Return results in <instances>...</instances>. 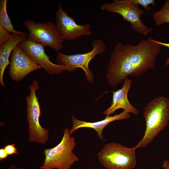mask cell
Segmentation results:
<instances>
[{
	"label": "cell",
	"instance_id": "1",
	"mask_svg": "<svg viewBox=\"0 0 169 169\" xmlns=\"http://www.w3.org/2000/svg\"><path fill=\"white\" fill-rule=\"evenodd\" d=\"M161 46L150 37L135 45L120 42L116 44L107 64L106 78L109 85L115 87L129 76H139L154 69Z\"/></svg>",
	"mask_w": 169,
	"mask_h": 169
},
{
	"label": "cell",
	"instance_id": "2",
	"mask_svg": "<svg viewBox=\"0 0 169 169\" xmlns=\"http://www.w3.org/2000/svg\"><path fill=\"white\" fill-rule=\"evenodd\" d=\"M146 128L143 137L135 146L136 149L146 147L169 121V100L165 96L157 97L147 104L143 113Z\"/></svg>",
	"mask_w": 169,
	"mask_h": 169
},
{
	"label": "cell",
	"instance_id": "3",
	"mask_svg": "<svg viewBox=\"0 0 169 169\" xmlns=\"http://www.w3.org/2000/svg\"><path fill=\"white\" fill-rule=\"evenodd\" d=\"M64 134L60 142L55 146L44 151L45 158L40 169H70L79 161L73 152L76 146L74 137L71 136L68 128L63 130Z\"/></svg>",
	"mask_w": 169,
	"mask_h": 169
},
{
	"label": "cell",
	"instance_id": "4",
	"mask_svg": "<svg viewBox=\"0 0 169 169\" xmlns=\"http://www.w3.org/2000/svg\"><path fill=\"white\" fill-rule=\"evenodd\" d=\"M135 146L128 148L119 143L106 144L98 154L100 163L106 169H133L136 164Z\"/></svg>",
	"mask_w": 169,
	"mask_h": 169
},
{
	"label": "cell",
	"instance_id": "5",
	"mask_svg": "<svg viewBox=\"0 0 169 169\" xmlns=\"http://www.w3.org/2000/svg\"><path fill=\"white\" fill-rule=\"evenodd\" d=\"M29 88V94L26 97L28 139L31 142L44 144L49 139V131L43 127L40 123L41 109L36 94V91L39 88L38 82L33 80Z\"/></svg>",
	"mask_w": 169,
	"mask_h": 169
},
{
	"label": "cell",
	"instance_id": "6",
	"mask_svg": "<svg viewBox=\"0 0 169 169\" xmlns=\"http://www.w3.org/2000/svg\"><path fill=\"white\" fill-rule=\"evenodd\" d=\"M92 46V50L85 53L66 55L58 51L56 59L57 64L64 66L67 70L69 72H73L77 68H81L84 72L88 81L92 83L93 76L89 68V64L97 55L102 54L105 52L106 46L100 39L93 41Z\"/></svg>",
	"mask_w": 169,
	"mask_h": 169
},
{
	"label": "cell",
	"instance_id": "7",
	"mask_svg": "<svg viewBox=\"0 0 169 169\" xmlns=\"http://www.w3.org/2000/svg\"><path fill=\"white\" fill-rule=\"evenodd\" d=\"M100 9L120 14L125 21L130 23L132 29L136 32L145 36L153 30L152 28L146 26L141 19L144 11L129 0H114L110 3H105L101 5Z\"/></svg>",
	"mask_w": 169,
	"mask_h": 169
},
{
	"label": "cell",
	"instance_id": "8",
	"mask_svg": "<svg viewBox=\"0 0 169 169\" xmlns=\"http://www.w3.org/2000/svg\"><path fill=\"white\" fill-rule=\"evenodd\" d=\"M24 24L29 32L28 36L31 39L58 52L63 48V39L56 24L50 21L41 23L27 20Z\"/></svg>",
	"mask_w": 169,
	"mask_h": 169
},
{
	"label": "cell",
	"instance_id": "9",
	"mask_svg": "<svg viewBox=\"0 0 169 169\" xmlns=\"http://www.w3.org/2000/svg\"><path fill=\"white\" fill-rule=\"evenodd\" d=\"M23 52L33 61L40 65L49 74H59L67 70L64 65L56 64L45 53L44 46L27 38L18 44Z\"/></svg>",
	"mask_w": 169,
	"mask_h": 169
},
{
	"label": "cell",
	"instance_id": "10",
	"mask_svg": "<svg viewBox=\"0 0 169 169\" xmlns=\"http://www.w3.org/2000/svg\"><path fill=\"white\" fill-rule=\"evenodd\" d=\"M55 18L56 27L63 39L73 40L82 36L92 34L90 25L77 24L74 19L63 10L60 3L55 13Z\"/></svg>",
	"mask_w": 169,
	"mask_h": 169
},
{
	"label": "cell",
	"instance_id": "11",
	"mask_svg": "<svg viewBox=\"0 0 169 169\" xmlns=\"http://www.w3.org/2000/svg\"><path fill=\"white\" fill-rule=\"evenodd\" d=\"M42 68L23 52L18 44L12 52L8 74L13 81H20L31 72Z\"/></svg>",
	"mask_w": 169,
	"mask_h": 169
},
{
	"label": "cell",
	"instance_id": "12",
	"mask_svg": "<svg viewBox=\"0 0 169 169\" xmlns=\"http://www.w3.org/2000/svg\"><path fill=\"white\" fill-rule=\"evenodd\" d=\"M131 79L126 78L123 81L124 84L122 88L112 91L111 105L104 112V115H110L116 110L122 109L123 111L126 113L138 115V110L131 104L128 98V94L131 86Z\"/></svg>",
	"mask_w": 169,
	"mask_h": 169
},
{
	"label": "cell",
	"instance_id": "13",
	"mask_svg": "<svg viewBox=\"0 0 169 169\" xmlns=\"http://www.w3.org/2000/svg\"><path fill=\"white\" fill-rule=\"evenodd\" d=\"M131 116L130 113L124 111L120 114L113 116L106 115L104 119L95 122H88L79 120L72 115L71 117L73 122L72 126L69 130L71 134L77 130L82 128H92L97 133L98 137L101 140L106 141L102 135L104 129L110 123L115 120H125L129 119Z\"/></svg>",
	"mask_w": 169,
	"mask_h": 169
},
{
	"label": "cell",
	"instance_id": "14",
	"mask_svg": "<svg viewBox=\"0 0 169 169\" xmlns=\"http://www.w3.org/2000/svg\"><path fill=\"white\" fill-rule=\"evenodd\" d=\"M27 36L13 33L12 37L0 46V83L3 87L5 86L3 80L4 72L9 64V59L13 50L20 42L27 38Z\"/></svg>",
	"mask_w": 169,
	"mask_h": 169
},
{
	"label": "cell",
	"instance_id": "15",
	"mask_svg": "<svg viewBox=\"0 0 169 169\" xmlns=\"http://www.w3.org/2000/svg\"><path fill=\"white\" fill-rule=\"evenodd\" d=\"M7 0L0 1V25L9 32L28 36V34L16 30L13 26L7 11Z\"/></svg>",
	"mask_w": 169,
	"mask_h": 169
},
{
	"label": "cell",
	"instance_id": "16",
	"mask_svg": "<svg viewBox=\"0 0 169 169\" xmlns=\"http://www.w3.org/2000/svg\"><path fill=\"white\" fill-rule=\"evenodd\" d=\"M152 17L156 25L169 23V0L165 2L160 10L153 13Z\"/></svg>",
	"mask_w": 169,
	"mask_h": 169
},
{
	"label": "cell",
	"instance_id": "17",
	"mask_svg": "<svg viewBox=\"0 0 169 169\" xmlns=\"http://www.w3.org/2000/svg\"><path fill=\"white\" fill-rule=\"evenodd\" d=\"M129 1L136 5H141L145 9L150 10V5L154 6L155 5V1L154 0H129Z\"/></svg>",
	"mask_w": 169,
	"mask_h": 169
},
{
	"label": "cell",
	"instance_id": "18",
	"mask_svg": "<svg viewBox=\"0 0 169 169\" xmlns=\"http://www.w3.org/2000/svg\"><path fill=\"white\" fill-rule=\"evenodd\" d=\"M13 33L11 34L9 32L0 25V45L10 39Z\"/></svg>",
	"mask_w": 169,
	"mask_h": 169
},
{
	"label": "cell",
	"instance_id": "19",
	"mask_svg": "<svg viewBox=\"0 0 169 169\" xmlns=\"http://www.w3.org/2000/svg\"><path fill=\"white\" fill-rule=\"evenodd\" d=\"M3 148L5 149L8 156L13 155L14 154H19L17 149L15 147L14 143L7 144L5 145Z\"/></svg>",
	"mask_w": 169,
	"mask_h": 169
},
{
	"label": "cell",
	"instance_id": "20",
	"mask_svg": "<svg viewBox=\"0 0 169 169\" xmlns=\"http://www.w3.org/2000/svg\"><path fill=\"white\" fill-rule=\"evenodd\" d=\"M8 156V155L3 147L0 149V161L6 159Z\"/></svg>",
	"mask_w": 169,
	"mask_h": 169
},
{
	"label": "cell",
	"instance_id": "21",
	"mask_svg": "<svg viewBox=\"0 0 169 169\" xmlns=\"http://www.w3.org/2000/svg\"><path fill=\"white\" fill-rule=\"evenodd\" d=\"M154 41L156 43L159 44L161 45L166 47L169 48V43H166L156 41L154 39ZM166 64L168 66L169 65V57L167 58L166 61Z\"/></svg>",
	"mask_w": 169,
	"mask_h": 169
},
{
	"label": "cell",
	"instance_id": "22",
	"mask_svg": "<svg viewBox=\"0 0 169 169\" xmlns=\"http://www.w3.org/2000/svg\"><path fill=\"white\" fill-rule=\"evenodd\" d=\"M162 167L164 169H169V161L165 160L163 163Z\"/></svg>",
	"mask_w": 169,
	"mask_h": 169
},
{
	"label": "cell",
	"instance_id": "23",
	"mask_svg": "<svg viewBox=\"0 0 169 169\" xmlns=\"http://www.w3.org/2000/svg\"><path fill=\"white\" fill-rule=\"evenodd\" d=\"M8 169H23V168L18 167L15 165H11L10 166Z\"/></svg>",
	"mask_w": 169,
	"mask_h": 169
}]
</instances>
